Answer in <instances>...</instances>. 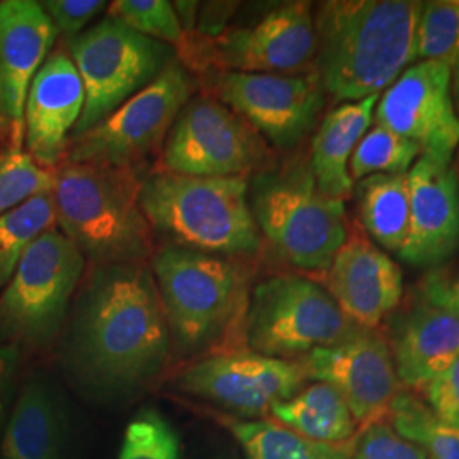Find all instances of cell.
Instances as JSON below:
<instances>
[{
  "instance_id": "6da1fadb",
  "label": "cell",
  "mask_w": 459,
  "mask_h": 459,
  "mask_svg": "<svg viewBox=\"0 0 459 459\" xmlns=\"http://www.w3.org/2000/svg\"><path fill=\"white\" fill-rule=\"evenodd\" d=\"M170 351L152 269L143 263L92 267L66 325L64 364L72 379L99 396H128L164 371Z\"/></svg>"
},
{
  "instance_id": "7a4b0ae2",
  "label": "cell",
  "mask_w": 459,
  "mask_h": 459,
  "mask_svg": "<svg viewBox=\"0 0 459 459\" xmlns=\"http://www.w3.org/2000/svg\"><path fill=\"white\" fill-rule=\"evenodd\" d=\"M424 2L333 0L315 16L322 89L335 100L379 96L417 62Z\"/></svg>"
},
{
  "instance_id": "3957f363",
  "label": "cell",
  "mask_w": 459,
  "mask_h": 459,
  "mask_svg": "<svg viewBox=\"0 0 459 459\" xmlns=\"http://www.w3.org/2000/svg\"><path fill=\"white\" fill-rule=\"evenodd\" d=\"M150 269L172 345L181 354L212 351L235 330L244 335L250 288L235 259L167 244L155 250Z\"/></svg>"
},
{
  "instance_id": "277c9868",
  "label": "cell",
  "mask_w": 459,
  "mask_h": 459,
  "mask_svg": "<svg viewBox=\"0 0 459 459\" xmlns=\"http://www.w3.org/2000/svg\"><path fill=\"white\" fill-rule=\"evenodd\" d=\"M53 204L62 233L96 265L143 263L153 230L142 212L130 169L66 162L55 172Z\"/></svg>"
},
{
  "instance_id": "5b68a950",
  "label": "cell",
  "mask_w": 459,
  "mask_h": 459,
  "mask_svg": "<svg viewBox=\"0 0 459 459\" xmlns=\"http://www.w3.org/2000/svg\"><path fill=\"white\" fill-rule=\"evenodd\" d=\"M138 201L152 230L174 246L231 259L261 248L247 178H189L160 170L142 181Z\"/></svg>"
},
{
  "instance_id": "8992f818",
  "label": "cell",
  "mask_w": 459,
  "mask_h": 459,
  "mask_svg": "<svg viewBox=\"0 0 459 459\" xmlns=\"http://www.w3.org/2000/svg\"><path fill=\"white\" fill-rule=\"evenodd\" d=\"M255 225L281 259L301 271H327L349 235L344 201L324 195L310 164H288L248 184Z\"/></svg>"
},
{
  "instance_id": "52a82bcc",
  "label": "cell",
  "mask_w": 459,
  "mask_h": 459,
  "mask_svg": "<svg viewBox=\"0 0 459 459\" xmlns=\"http://www.w3.org/2000/svg\"><path fill=\"white\" fill-rule=\"evenodd\" d=\"M358 328L325 288L298 274H278L250 291L244 341L252 352L291 361L339 344Z\"/></svg>"
},
{
  "instance_id": "ba28073f",
  "label": "cell",
  "mask_w": 459,
  "mask_h": 459,
  "mask_svg": "<svg viewBox=\"0 0 459 459\" xmlns=\"http://www.w3.org/2000/svg\"><path fill=\"white\" fill-rule=\"evenodd\" d=\"M83 83V111L72 138L92 130L128 99L153 82L172 62L169 45L136 33L108 16L66 41ZM70 138V140H72Z\"/></svg>"
},
{
  "instance_id": "9c48e42d",
  "label": "cell",
  "mask_w": 459,
  "mask_h": 459,
  "mask_svg": "<svg viewBox=\"0 0 459 459\" xmlns=\"http://www.w3.org/2000/svg\"><path fill=\"white\" fill-rule=\"evenodd\" d=\"M85 264L60 230L45 231L0 293V333L31 347L51 344L65 324Z\"/></svg>"
},
{
  "instance_id": "30bf717a",
  "label": "cell",
  "mask_w": 459,
  "mask_h": 459,
  "mask_svg": "<svg viewBox=\"0 0 459 459\" xmlns=\"http://www.w3.org/2000/svg\"><path fill=\"white\" fill-rule=\"evenodd\" d=\"M195 94V81L179 62L121 104L92 130L70 140L66 162L130 169L164 143L176 117Z\"/></svg>"
},
{
  "instance_id": "8fae6325",
  "label": "cell",
  "mask_w": 459,
  "mask_h": 459,
  "mask_svg": "<svg viewBox=\"0 0 459 459\" xmlns=\"http://www.w3.org/2000/svg\"><path fill=\"white\" fill-rule=\"evenodd\" d=\"M164 143V172L189 178H246L265 155L257 132L213 98L189 99Z\"/></svg>"
},
{
  "instance_id": "7c38bea8",
  "label": "cell",
  "mask_w": 459,
  "mask_h": 459,
  "mask_svg": "<svg viewBox=\"0 0 459 459\" xmlns=\"http://www.w3.org/2000/svg\"><path fill=\"white\" fill-rule=\"evenodd\" d=\"M308 379L301 361L252 351L214 352L186 368L176 379L184 394L201 398L242 417H264L293 398Z\"/></svg>"
},
{
  "instance_id": "4fadbf2b",
  "label": "cell",
  "mask_w": 459,
  "mask_h": 459,
  "mask_svg": "<svg viewBox=\"0 0 459 459\" xmlns=\"http://www.w3.org/2000/svg\"><path fill=\"white\" fill-rule=\"evenodd\" d=\"M214 94L282 150L296 147L324 109V89L316 74L223 72L214 81Z\"/></svg>"
},
{
  "instance_id": "5bb4252c",
  "label": "cell",
  "mask_w": 459,
  "mask_h": 459,
  "mask_svg": "<svg viewBox=\"0 0 459 459\" xmlns=\"http://www.w3.org/2000/svg\"><path fill=\"white\" fill-rule=\"evenodd\" d=\"M299 361L308 379L327 383L341 394L359 432L385 420L403 390L390 344L377 330L358 328L342 342L316 349Z\"/></svg>"
},
{
  "instance_id": "9a60e30c",
  "label": "cell",
  "mask_w": 459,
  "mask_h": 459,
  "mask_svg": "<svg viewBox=\"0 0 459 459\" xmlns=\"http://www.w3.org/2000/svg\"><path fill=\"white\" fill-rule=\"evenodd\" d=\"M375 117L377 125L409 138L422 155L443 164H451L459 148L451 72L439 62L409 66L377 100Z\"/></svg>"
},
{
  "instance_id": "2e32d148",
  "label": "cell",
  "mask_w": 459,
  "mask_h": 459,
  "mask_svg": "<svg viewBox=\"0 0 459 459\" xmlns=\"http://www.w3.org/2000/svg\"><path fill=\"white\" fill-rule=\"evenodd\" d=\"M388 344L398 379L411 392L422 390L459 359V307L449 281L427 279L394 322Z\"/></svg>"
},
{
  "instance_id": "e0dca14e",
  "label": "cell",
  "mask_w": 459,
  "mask_h": 459,
  "mask_svg": "<svg viewBox=\"0 0 459 459\" xmlns=\"http://www.w3.org/2000/svg\"><path fill=\"white\" fill-rule=\"evenodd\" d=\"M208 51L214 65L225 72H296L316 53L312 5L307 2L281 5L255 24L216 34Z\"/></svg>"
},
{
  "instance_id": "ac0fdd59",
  "label": "cell",
  "mask_w": 459,
  "mask_h": 459,
  "mask_svg": "<svg viewBox=\"0 0 459 459\" xmlns=\"http://www.w3.org/2000/svg\"><path fill=\"white\" fill-rule=\"evenodd\" d=\"M56 34L39 2H0V125L11 133L14 147H22L28 91Z\"/></svg>"
},
{
  "instance_id": "d6986e66",
  "label": "cell",
  "mask_w": 459,
  "mask_h": 459,
  "mask_svg": "<svg viewBox=\"0 0 459 459\" xmlns=\"http://www.w3.org/2000/svg\"><path fill=\"white\" fill-rule=\"evenodd\" d=\"M325 291L356 327L377 330L400 305L403 276L386 252L356 231L325 271Z\"/></svg>"
},
{
  "instance_id": "ffe728a7",
  "label": "cell",
  "mask_w": 459,
  "mask_h": 459,
  "mask_svg": "<svg viewBox=\"0 0 459 459\" xmlns=\"http://www.w3.org/2000/svg\"><path fill=\"white\" fill-rule=\"evenodd\" d=\"M411 216L403 263L427 267L451 259L459 248V179L451 164L422 155L409 170Z\"/></svg>"
},
{
  "instance_id": "44dd1931",
  "label": "cell",
  "mask_w": 459,
  "mask_h": 459,
  "mask_svg": "<svg viewBox=\"0 0 459 459\" xmlns=\"http://www.w3.org/2000/svg\"><path fill=\"white\" fill-rule=\"evenodd\" d=\"M85 92L70 55L56 49L39 66L24 106V143L34 162L51 170L65 155L68 134L83 111Z\"/></svg>"
},
{
  "instance_id": "7402d4cb",
  "label": "cell",
  "mask_w": 459,
  "mask_h": 459,
  "mask_svg": "<svg viewBox=\"0 0 459 459\" xmlns=\"http://www.w3.org/2000/svg\"><path fill=\"white\" fill-rule=\"evenodd\" d=\"M379 96L342 102L332 109L315 134L312 143L313 178L318 189L330 197L344 201L352 191L351 157L362 136L373 126Z\"/></svg>"
},
{
  "instance_id": "603a6c76",
  "label": "cell",
  "mask_w": 459,
  "mask_h": 459,
  "mask_svg": "<svg viewBox=\"0 0 459 459\" xmlns=\"http://www.w3.org/2000/svg\"><path fill=\"white\" fill-rule=\"evenodd\" d=\"M53 390L41 379L30 381L17 400L2 444L4 459H60L64 426Z\"/></svg>"
},
{
  "instance_id": "cb8c5ba5",
  "label": "cell",
  "mask_w": 459,
  "mask_h": 459,
  "mask_svg": "<svg viewBox=\"0 0 459 459\" xmlns=\"http://www.w3.org/2000/svg\"><path fill=\"white\" fill-rule=\"evenodd\" d=\"M274 420L313 443L349 447L359 434L358 422L341 394L327 383H313L273 407Z\"/></svg>"
},
{
  "instance_id": "d4e9b609",
  "label": "cell",
  "mask_w": 459,
  "mask_h": 459,
  "mask_svg": "<svg viewBox=\"0 0 459 459\" xmlns=\"http://www.w3.org/2000/svg\"><path fill=\"white\" fill-rule=\"evenodd\" d=\"M362 229L383 248L398 254L407 240L411 189L407 174H377L356 187Z\"/></svg>"
},
{
  "instance_id": "484cf974",
  "label": "cell",
  "mask_w": 459,
  "mask_h": 459,
  "mask_svg": "<svg viewBox=\"0 0 459 459\" xmlns=\"http://www.w3.org/2000/svg\"><path fill=\"white\" fill-rule=\"evenodd\" d=\"M223 424L240 444L246 459H351V446L313 443L276 420L227 419Z\"/></svg>"
},
{
  "instance_id": "4316f807",
  "label": "cell",
  "mask_w": 459,
  "mask_h": 459,
  "mask_svg": "<svg viewBox=\"0 0 459 459\" xmlns=\"http://www.w3.org/2000/svg\"><path fill=\"white\" fill-rule=\"evenodd\" d=\"M394 432L420 446L429 459H459V429L439 420L426 402L402 390L385 419Z\"/></svg>"
},
{
  "instance_id": "83f0119b",
  "label": "cell",
  "mask_w": 459,
  "mask_h": 459,
  "mask_svg": "<svg viewBox=\"0 0 459 459\" xmlns=\"http://www.w3.org/2000/svg\"><path fill=\"white\" fill-rule=\"evenodd\" d=\"M55 223L53 193L33 197L0 216V293L14 276L26 250L45 231L55 229Z\"/></svg>"
},
{
  "instance_id": "f1b7e54d",
  "label": "cell",
  "mask_w": 459,
  "mask_h": 459,
  "mask_svg": "<svg viewBox=\"0 0 459 459\" xmlns=\"http://www.w3.org/2000/svg\"><path fill=\"white\" fill-rule=\"evenodd\" d=\"M417 60H432L449 68L453 98L459 106V0H434L422 5Z\"/></svg>"
},
{
  "instance_id": "f546056e",
  "label": "cell",
  "mask_w": 459,
  "mask_h": 459,
  "mask_svg": "<svg viewBox=\"0 0 459 459\" xmlns=\"http://www.w3.org/2000/svg\"><path fill=\"white\" fill-rule=\"evenodd\" d=\"M422 150L409 138L375 123L351 157V178L361 181L369 176L409 174Z\"/></svg>"
},
{
  "instance_id": "4dcf8cb0",
  "label": "cell",
  "mask_w": 459,
  "mask_h": 459,
  "mask_svg": "<svg viewBox=\"0 0 459 459\" xmlns=\"http://www.w3.org/2000/svg\"><path fill=\"white\" fill-rule=\"evenodd\" d=\"M55 172L36 164L22 147H11L0 153V216L55 189Z\"/></svg>"
},
{
  "instance_id": "1f68e13d",
  "label": "cell",
  "mask_w": 459,
  "mask_h": 459,
  "mask_svg": "<svg viewBox=\"0 0 459 459\" xmlns=\"http://www.w3.org/2000/svg\"><path fill=\"white\" fill-rule=\"evenodd\" d=\"M117 459H181V439L160 411L143 409L126 427Z\"/></svg>"
},
{
  "instance_id": "d6a6232c",
  "label": "cell",
  "mask_w": 459,
  "mask_h": 459,
  "mask_svg": "<svg viewBox=\"0 0 459 459\" xmlns=\"http://www.w3.org/2000/svg\"><path fill=\"white\" fill-rule=\"evenodd\" d=\"M109 16H115L136 33L164 45L186 47V31L174 4L167 0H117L111 4Z\"/></svg>"
},
{
  "instance_id": "836d02e7",
  "label": "cell",
  "mask_w": 459,
  "mask_h": 459,
  "mask_svg": "<svg viewBox=\"0 0 459 459\" xmlns=\"http://www.w3.org/2000/svg\"><path fill=\"white\" fill-rule=\"evenodd\" d=\"M351 459H429L426 451L398 436L386 420L366 427L351 444Z\"/></svg>"
},
{
  "instance_id": "e575fe53",
  "label": "cell",
  "mask_w": 459,
  "mask_h": 459,
  "mask_svg": "<svg viewBox=\"0 0 459 459\" xmlns=\"http://www.w3.org/2000/svg\"><path fill=\"white\" fill-rule=\"evenodd\" d=\"M427 407L447 426L459 429V359L420 390Z\"/></svg>"
},
{
  "instance_id": "d590c367",
  "label": "cell",
  "mask_w": 459,
  "mask_h": 459,
  "mask_svg": "<svg viewBox=\"0 0 459 459\" xmlns=\"http://www.w3.org/2000/svg\"><path fill=\"white\" fill-rule=\"evenodd\" d=\"M41 5L56 31L70 39L83 33L108 4L100 0H48L41 2Z\"/></svg>"
},
{
  "instance_id": "8d00e7d4",
  "label": "cell",
  "mask_w": 459,
  "mask_h": 459,
  "mask_svg": "<svg viewBox=\"0 0 459 459\" xmlns=\"http://www.w3.org/2000/svg\"><path fill=\"white\" fill-rule=\"evenodd\" d=\"M17 352L13 347H0V392L13 377L16 368Z\"/></svg>"
},
{
  "instance_id": "74e56055",
  "label": "cell",
  "mask_w": 459,
  "mask_h": 459,
  "mask_svg": "<svg viewBox=\"0 0 459 459\" xmlns=\"http://www.w3.org/2000/svg\"><path fill=\"white\" fill-rule=\"evenodd\" d=\"M451 291H453V296H455V299H456V303H458L459 307V276L456 281L451 282Z\"/></svg>"
},
{
  "instance_id": "f35d334b",
  "label": "cell",
  "mask_w": 459,
  "mask_h": 459,
  "mask_svg": "<svg viewBox=\"0 0 459 459\" xmlns=\"http://www.w3.org/2000/svg\"><path fill=\"white\" fill-rule=\"evenodd\" d=\"M458 170H459V148H458Z\"/></svg>"
}]
</instances>
